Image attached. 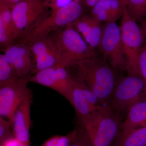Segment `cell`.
<instances>
[{"label": "cell", "mask_w": 146, "mask_h": 146, "mask_svg": "<svg viewBox=\"0 0 146 146\" xmlns=\"http://www.w3.org/2000/svg\"><path fill=\"white\" fill-rule=\"evenodd\" d=\"M98 48L104 59L116 71L126 70V60L122 48L120 27L116 22L105 23Z\"/></svg>", "instance_id": "obj_7"}, {"label": "cell", "mask_w": 146, "mask_h": 146, "mask_svg": "<svg viewBox=\"0 0 146 146\" xmlns=\"http://www.w3.org/2000/svg\"><path fill=\"white\" fill-rule=\"evenodd\" d=\"M25 79L15 81L0 87V116L13 124L16 109L31 89Z\"/></svg>", "instance_id": "obj_8"}, {"label": "cell", "mask_w": 146, "mask_h": 146, "mask_svg": "<svg viewBox=\"0 0 146 146\" xmlns=\"http://www.w3.org/2000/svg\"><path fill=\"white\" fill-rule=\"evenodd\" d=\"M33 98L31 90L16 109L13 122V136L22 143L27 145L30 144V130L32 123L31 112Z\"/></svg>", "instance_id": "obj_12"}, {"label": "cell", "mask_w": 146, "mask_h": 146, "mask_svg": "<svg viewBox=\"0 0 146 146\" xmlns=\"http://www.w3.org/2000/svg\"><path fill=\"white\" fill-rule=\"evenodd\" d=\"M46 7L42 0H21L12 8V18L16 28L23 37L38 23Z\"/></svg>", "instance_id": "obj_9"}, {"label": "cell", "mask_w": 146, "mask_h": 146, "mask_svg": "<svg viewBox=\"0 0 146 146\" xmlns=\"http://www.w3.org/2000/svg\"><path fill=\"white\" fill-rule=\"evenodd\" d=\"M72 25L88 44L95 49L98 47L103 27L101 22L89 14L82 15Z\"/></svg>", "instance_id": "obj_13"}, {"label": "cell", "mask_w": 146, "mask_h": 146, "mask_svg": "<svg viewBox=\"0 0 146 146\" xmlns=\"http://www.w3.org/2000/svg\"><path fill=\"white\" fill-rule=\"evenodd\" d=\"M146 126V101L138 102L132 106L127 112L122 123L121 130L139 128Z\"/></svg>", "instance_id": "obj_16"}, {"label": "cell", "mask_w": 146, "mask_h": 146, "mask_svg": "<svg viewBox=\"0 0 146 146\" xmlns=\"http://www.w3.org/2000/svg\"><path fill=\"white\" fill-rule=\"evenodd\" d=\"M82 2L83 0H74L67 5L52 11L49 16L41 20L23 37L22 42L30 46L52 33L72 23L82 15Z\"/></svg>", "instance_id": "obj_4"}, {"label": "cell", "mask_w": 146, "mask_h": 146, "mask_svg": "<svg viewBox=\"0 0 146 146\" xmlns=\"http://www.w3.org/2000/svg\"><path fill=\"white\" fill-rule=\"evenodd\" d=\"M137 21L129 14L126 8L121 21V36L123 52L127 62L128 74L141 76L139 55L145 41L143 33Z\"/></svg>", "instance_id": "obj_5"}, {"label": "cell", "mask_w": 146, "mask_h": 146, "mask_svg": "<svg viewBox=\"0 0 146 146\" xmlns=\"http://www.w3.org/2000/svg\"><path fill=\"white\" fill-rule=\"evenodd\" d=\"M12 128L11 122L0 116V142L13 136Z\"/></svg>", "instance_id": "obj_23"}, {"label": "cell", "mask_w": 146, "mask_h": 146, "mask_svg": "<svg viewBox=\"0 0 146 146\" xmlns=\"http://www.w3.org/2000/svg\"><path fill=\"white\" fill-rule=\"evenodd\" d=\"M146 101V80L141 76L128 74L117 82L110 107L118 114L127 112L138 102Z\"/></svg>", "instance_id": "obj_6"}, {"label": "cell", "mask_w": 146, "mask_h": 146, "mask_svg": "<svg viewBox=\"0 0 146 146\" xmlns=\"http://www.w3.org/2000/svg\"><path fill=\"white\" fill-rule=\"evenodd\" d=\"M21 1V0H3V1H0L7 3L13 7V6Z\"/></svg>", "instance_id": "obj_29"}, {"label": "cell", "mask_w": 146, "mask_h": 146, "mask_svg": "<svg viewBox=\"0 0 146 146\" xmlns=\"http://www.w3.org/2000/svg\"><path fill=\"white\" fill-rule=\"evenodd\" d=\"M125 8L118 0H101L92 7L90 14L102 23L116 22Z\"/></svg>", "instance_id": "obj_15"}, {"label": "cell", "mask_w": 146, "mask_h": 146, "mask_svg": "<svg viewBox=\"0 0 146 146\" xmlns=\"http://www.w3.org/2000/svg\"><path fill=\"white\" fill-rule=\"evenodd\" d=\"M113 146H146V126L121 131Z\"/></svg>", "instance_id": "obj_17"}, {"label": "cell", "mask_w": 146, "mask_h": 146, "mask_svg": "<svg viewBox=\"0 0 146 146\" xmlns=\"http://www.w3.org/2000/svg\"><path fill=\"white\" fill-rule=\"evenodd\" d=\"M120 3L125 8L127 6L129 0H118Z\"/></svg>", "instance_id": "obj_30"}, {"label": "cell", "mask_w": 146, "mask_h": 146, "mask_svg": "<svg viewBox=\"0 0 146 146\" xmlns=\"http://www.w3.org/2000/svg\"><path fill=\"white\" fill-rule=\"evenodd\" d=\"M139 68L141 77L146 80V44L143 45L139 53Z\"/></svg>", "instance_id": "obj_24"}, {"label": "cell", "mask_w": 146, "mask_h": 146, "mask_svg": "<svg viewBox=\"0 0 146 146\" xmlns=\"http://www.w3.org/2000/svg\"><path fill=\"white\" fill-rule=\"evenodd\" d=\"M56 66L46 68L28 76L25 78L29 82H33L54 90L60 94V89L56 72Z\"/></svg>", "instance_id": "obj_18"}, {"label": "cell", "mask_w": 146, "mask_h": 146, "mask_svg": "<svg viewBox=\"0 0 146 146\" xmlns=\"http://www.w3.org/2000/svg\"><path fill=\"white\" fill-rule=\"evenodd\" d=\"M121 114L110 107L101 109L80 122L88 133L93 146H110L121 130Z\"/></svg>", "instance_id": "obj_3"}, {"label": "cell", "mask_w": 146, "mask_h": 146, "mask_svg": "<svg viewBox=\"0 0 146 146\" xmlns=\"http://www.w3.org/2000/svg\"><path fill=\"white\" fill-rule=\"evenodd\" d=\"M74 0H46L44 4L46 7H48L54 11L67 5Z\"/></svg>", "instance_id": "obj_25"}, {"label": "cell", "mask_w": 146, "mask_h": 146, "mask_svg": "<svg viewBox=\"0 0 146 146\" xmlns=\"http://www.w3.org/2000/svg\"><path fill=\"white\" fill-rule=\"evenodd\" d=\"M141 28L143 33L145 40L146 42V17L143 20Z\"/></svg>", "instance_id": "obj_28"}, {"label": "cell", "mask_w": 146, "mask_h": 146, "mask_svg": "<svg viewBox=\"0 0 146 146\" xmlns=\"http://www.w3.org/2000/svg\"><path fill=\"white\" fill-rule=\"evenodd\" d=\"M48 35L57 51L58 65L70 68L79 62L98 57L95 49L86 43L72 24Z\"/></svg>", "instance_id": "obj_2"}, {"label": "cell", "mask_w": 146, "mask_h": 146, "mask_svg": "<svg viewBox=\"0 0 146 146\" xmlns=\"http://www.w3.org/2000/svg\"><path fill=\"white\" fill-rule=\"evenodd\" d=\"M72 75L74 83L72 105L80 123L106 106L82 80Z\"/></svg>", "instance_id": "obj_10"}, {"label": "cell", "mask_w": 146, "mask_h": 146, "mask_svg": "<svg viewBox=\"0 0 146 146\" xmlns=\"http://www.w3.org/2000/svg\"><path fill=\"white\" fill-rule=\"evenodd\" d=\"M22 143L14 136L10 137L0 142V146H21Z\"/></svg>", "instance_id": "obj_26"}, {"label": "cell", "mask_w": 146, "mask_h": 146, "mask_svg": "<svg viewBox=\"0 0 146 146\" xmlns=\"http://www.w3.org/2000/svg\"><path fill=\"white\" fill-rule=\"evenodd\" d=\"M13 6L0 1V44L2 48L14 44L21 35L12 18Z\"/></svg>", "instance_id": "obj_14"}, {"label": "cell", "mask_w": 146, "mask_h": 146, "mask_svg": "<svg viewBox=\"0 0 146 146\" xmlns=\"http://www.w3.org/2000/svg\"><path fill=\"white\" fill-rule=\"evenodd\" d=\"M70 68H74L75 71L74 75L71 74L86 84L103 105L110 107L117 81L115 71L106 60L94 58L76 63Z\"/></svg>", "instance_id": "obj_1"}, {"label": "cell", "mask_w": 146, "mask_h": 146, "mask_svg": "<svg viewBox=\"0 0 146 146\" xmlns=\"http://www.w3.org/2000/svg\"><path fill=\"white\" fill-rule=\"evenodd\" d=\"M77 132L74 129L65 136L55 135L47 139L41 146H70Z\"/></svg>", "instance_id": "obj_21"}, {"label": "cell", "mask_w": 146, "mask_h": 146, "mask_svg": "<svg viewBox=\"0 0 146 146\" xmlns=\"http://www.w3.org/2000/svg\"><path fill=\"white\" fill-rule=\"evenodd\" d=\"M19 78L4 54H0V87Z\"/></svg>", "instance_id": "obj_19"}, {"label": "cell", "mask_w": 146, "mask_h": 146, "mask_svg": "<svg viewBox=\"0 0 146 146\" xmlns=\"http://www.w3.org/2000/svg\"><path fill=\"white\" fill-rule=\"evenodd\" d=\"M81 125V124H80ZM70 146H93L91 139L85 128L81 125Z\"/></svg>", "instance_id": "obj_22"}, {"label": "cell", "mask_w": 146, "mask_h": 146, "mask_svg": "<svg viewBox=\"0 0 146 146\" xmlns=\"http://www.w3.org/2000/svg\"><path fill=\"white\" fill-rule=\"evenodd\" d=\"M126 9L135 21H143L146 17V0H129Z\"/></svg>", "instance_id": "obj_20"}, {"label": "cell", "mask_w": 146, "mask_h": 146, "mask_svg": "<svg viewBox=\"0 0 146 146\" xmlns=\"http://www.w3.org/2000/svg\"><path fill=\"white\" fill-rule=\"evenodd\" d=\"M0 1H3V0H0Z\"/></svg>", "instance_id": "obj_32"}, {"label": "cell", "mask_w": 146, "mask_h": 146, "mask_svg": "<svg viewBox=\"0 0 146 146\" xmlns=\"http://www.w3.org/2000/svg\"><path fill=\"white\" fill-rule=\"evenodd\" d=\"M101 0H83V3L86 6L92 8Z\"/></svg>", "instance_id": "obj_27"}, {"label": "cell", "mask_w": 146, "mask_h": 146, "mask_svg": "<svg viewBox=\"0 0 146 146\" xmlns=\"http://www.w3.org/2000/svg\"><path fill=\"white\" fill-rule=\"evenodd\" d=\"M21 146H30L29 145H27V144H22V145Z\"/></svg>", "instance_id": "obj_31"}, {"label": "cell", "mask_w": 146, "mask_h": 146, "mask_svg": "<svg viewBox=\"0 0 146 146\" xmlns=\"http://www.w3.org/2000/svg\"><path fill=\"white\" fill-rule=\"evenodd\" d=\"M31 52L30 46L22 42L5 48L4 54L19 78L25 79L31 74L34 67Z\"/></svg>", "instance_id": "obj_11"}]
</instances>
